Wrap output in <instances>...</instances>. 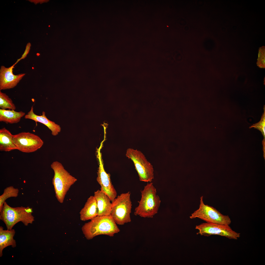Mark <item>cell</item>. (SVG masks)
<instances>
[{
  "mask_svg": "<svg viewBox=\"0 0 265 265\" xmlns=\"http://www.w3.org/2000/svg\"><path fill=\"white\" fill-rule=\"evenodd\" d=\"M32 208L28 206L12 207L5 201L0 211V219L5 224L7 229L11 230L18 223L21 222L27 226L35 221Z\"/></svg>",
  "mask_w": 265,
  "mask_h": 265,
  "instance_id": "cell-3",
  "label": "cell"
},
{
  "mask_svg": "<svg viewBox=\"0 0 265 265\" xmlns=\"http://www.w3.org/2000/svg\"><path fill=\"white\" fill-rule=\"evenodd\" d=\"M98 151L99 165L96 180L101 186V190L107 195L112 202L117 197V192L111 182L110 174L106 173L104 169L100 152Z\"/></svg>",
  "mask_w": 265,
  "mask_h": 265,
  "instance_id": "cell-10",
  "label": "cell"
},
{
  "mask_svg": "<svg viewBox=\"0 0 265 265\" xmlns=\"http://www.w3.org/2000/svg\"><path fill=\"white\" fill-rule=\"evenodd\" d=\"M15 232L13 229L4 230L0 226V257L3 255V251L6 247L11 246L13 248L16 246V243L13 237Z\"/></svg>",
  "mask_w": 265,
  "mask_h": 265,
  "instance_id": "cell-15",
  "label": "cell"
},
{
  "mask_svg": "<svg viewBox=\"0 0 265 265\" xmlns=\"http://www.w3.org/2000/svg\"><path fill=\"white\" fill-rule=\"evenodd\" d=\"M98 209L96 200L93 196L87 199L83 207L80 212V220L83 221L90 220L98 215Z\"/></svg>",
  "mask_w": 265,
  "mask_h": 265,
  "instance_id": "cell-14",
  "label": "cell"
},
{
  "mask_svg": "<svg viewBox=\"0 0 265 265\" xmlns=\"http://www.w3.org/2000/svg\"><path fill=\"white\" fill-rule=\"evenodd\" d=\"M90 220L81 228L82 233L87 240L101 235L113 237L120 231L111 215L97 216Z\"/></svg>",
  "mask_w": 265,
  "mask_h": 265,
  "instance_id": "cell-1",
  "label": "cell"
},
{
  "mask_svg": "<svg viewBox=\"0 0 265 265\" xmlns=\"http://www.w3.org/2000/svg\"><path fill=\"white\" fill-rule=\"evenodd\" d=\"M126 156L133 162L140 181L151 182L154 178V169L140 151L131 148L127 149Z\"/></svg>",
  "mask_w": 265,
  "mask_h": 265,
  "instance_id": "cell-6",
  "label": "cell"
},
{
  "mask_svg": "<svg viewBox=\"0 0 265 265\" xmlns=\"http://www.w3.org/2000/svg\"><path fill=\"white\" fill-rule=\"evenodd\" d=\"M25 115V113L21 111L17 112L14 110L0 109V121L6 124L17 123Z\"/></svg>",
  "mask_w": 265,
  "mask_h": 265,
  "instance_id": "cell-17",
  "label": "cell"
},
{
  "mask_svg": "<svg viewBox=\"0 0 265 265\" xmlns=\"http://www.w3.org/2000/svg\"><path fill=\"white\" fill-rule=\"evenodd\" d=\"M13 141L17 150L25 153L34 152L41 148L44 144L39 136L28 132L13 135Z\"/></svg>",
  "mask_w": 265,
  "mask_h": 265,
  "instance_id": "cell-8",
  "label": "cell"
},
{
  "mask_svg": "<svg viewBox=\"0 0 265 265\" xmlns=\"http://www.w3.org/2000/svg\"><path fill=\"white\" fill-rule=\"evenodd\" d=\"M42 114L40 115L35 114L34 112L33 106H32L30 110L25 116V118L34 121L36 124L37 122L43 124L51 131L52 135L55 136L57 135L61 131L60 125L49 119L46 116L45 112L43 111Z\"/></svg>",
  "mask_w": 265,
  "mask_h": 265,
  "instance_id": "cell-12",
  "label": "cell"
},
{
  "mask_svg": "<svg viewBox=\"0 0 265 265\" xmlns=\"http://www.w3.org/2000/svg\"><path fill=\"white\" fill-rule=\"evenodd\" d=\"M19 190L10 186L5 188L2 194L0 196V211L1 210L4 203L7 199L11 197H16L18 195Z\"/></svg>",
  "mask_w": 265,
  "mask_h": 265,
  "instance_id": "cell-18",
  "label": "cell"
},
{
  "mask_svg": "<svg viewBox=\"0 0 265 265\" xmlns=\"http://www.w3.org/2000/svg\"><path fill=\"white\" fill-rule=\"evenodd\" d=\"M13 135L5 128L0 129V151L8 152L17 149L13 144Z\"/></svg>",
  "mask_w": 265,
  "mask_h": 265,
  "instance_id": "cell-16",
  "label": "cell"
},
{
  "mask_svg": "<svg viewBox=\"0 0 265 265\" xmlns=\"http://www.w3.org/2000/svg\"><path fill=\"white\" fill-rule=\"evenodd\" d=\"M0 108L3 109H8L15 110L16 107L12 99L0 90Z\"/></svg>",
  "mask_w": 265,
  "mask_h": 265,
  "instance_id": "cell-19",
  "label": "cell"
},
{
  "mask_svg": "<svg viewBox=\"0 0 265 265\" xmlns=\"http://www.w3.org/2000/svg\"><path fill=\"white\" fill-rule=\"evenodd\" d=\"M13 65L7 68L1 66L0 69V90L13 88L16 86L25 75L21 73L17 75L13 73Z\"/></svg>",
  "mask_w": 265,
  "mask_h": 265,
  "instance_id": "cell-11",
  "label": "cell"
},
{
  "mask_svg": "<svg viewBox=\"0 0 265 265\" xmlns=\"http://www.w3.org/2000/svg\"><path fill=\"white\" fill-rule=\"evenodd\" d=\"M195 229L199 230L197 234L204 236L216 235L235 240L240 236V233L233 230L228 225L206 222L196 225Z\"/></svg>",
  "mask_w": 265,
  "mask_h": 265,
  "instance_id": "cell-9",
  "label": "cell"
},
{
  "mask_svg": "<svg viewBox=\"0 0 265 265\" xmlns=\"http://www.w3.org/2000/svg\"><path fill=\"white\" fill-rule=\"evenodd\" d=\"M265 106L264 107V112L263 113L260 120L258 123L253 124L250 128H254L260 131L263 134L265 139Z\"/></svg>",
  "mask_w": 265,
  "mask_h": 265,
  "instance_id": "cell-20",
  "label": "cell"
},
{
  "mask_svg": "<svg viewBox=\"0 0 265 265\" xmlns=\"http://www.w3.org/2000/svg\"><path fill=\"white\" fill-rule=\"evenodd\" d=\"M93 196L97 202L98 209L97 216L110 215L112 202L108 196L99 190L94 192Z\"/></svg>",
  "mask_w": 265,
  "mask_h": 265,
  "instance_id": "cell-13",
  "label": "cell"
},
{
  "mask_svg": "<svg viewBox=\"0 0 265 265\" xmlns=\"http://www.w3.org/2000/svg\"><path fill=\"white\" fill-rule=\"evenodd\" d=\"M141 198L134 210V214L144 218H152L157 214L161 203L153 183H148L141 191Z\"/></svg>",
  "mask_w": 265,
  "mask_h": 265,
  "instance_id": "cell-2",
  "label": "cell"
},
{
  "mask_svg": "<svg viewBox=\"0 0 265 265\" xmlns=\"http://www.w3.org/2000/svg\"><path fill=\"white\" fill-rule=\"evenodd\" d=\"M51 167L54 172L52 183L55 197L60 203H63L67 192L77 179L71 175L58 161L53 162Z\"/></svg>",
  "mask_w": 265,
  "mask_h": 265,
  "instance_id": "cell-4",
  "label": "cell"
},
{
  "mask_svg": "<svg viewBox=\"0 0 265 265\" xmlns=\"http://www.w3.org/2000/svg\"><path fill=\"white\" fill-rule=\"evenodd\" d=\"M131 193H122L112 202L110 215L117 224L123 225L131 221L132 204Z\"/></svg>",
  "mask_w": 265,
  "mask_h": 265,
  "instance_id": "cell-5",
  "label": "cell"
},
{
  "mask_svg": "<svg viewBox=\"0 0 265 265\" xmlns=\"http://www.w3.org/2000/svg\"><path fill=\"white\" fill-rule=\"evenodd\" d=\"M31 45V44L30 42H28L27 43L26 47V49L24 53L22 55L21 57L20 58L18 59L16 62L13 65L14 66L19 61L22 59H25L26 57L27 54L29 52Z\"/></svg>",
  "mask_w": 265,
  "mask_h": 265,
  "instance_id": "cell-21",
  "label": "cell"
},
{
  "mask_svg": "<svg viewBox=\"0 0 265 265\" xmlns=\"http://www.w3.org/2000/svg\"><path fill=\"white\" fill-rule=\"evenodd\" d=\"M203 196L200 197L199 208L191 214V219L198 218L206 222L229 225L231 220L228 216L222 214L213 207L206 205L203 201Z\"/></svg>",
  "mask_w": 265,
  "mask_h": 265,
  "instance_id": "cell-7",
  "label": "cell"
}]
</instances>
